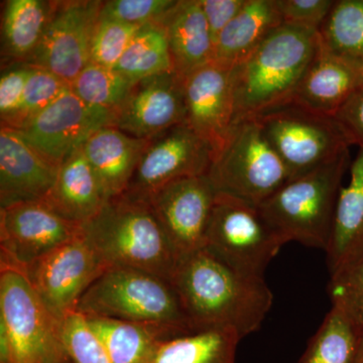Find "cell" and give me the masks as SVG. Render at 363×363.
Wrapping results in <instances>:
<instances>
[{"instance_id":"obj_1","label":"cell","mask_w":363,"mask_h":363,"mask_svg":"<svg viewBox=\"0 0 363 363\" xmlns=\"http://www.w3.org/2000/svg\"><path fill=\"white\" fill-rule=\"evenodd\" d=\"M169 281L196 331L226 327L245 337L259 330L274 303L264 278L236 271L207 247L180 257Z\"/></svg>"},{"instance_id":"obj_2","label":"cell","mask_w":363,"mask_h":363,"mask_svg":"<svg viewBox=\"0 0 363 363\" xmlns=\"http://www.w3.org/2000/svg\"><path fill=\"white\" fill-rule=\"evenodd\" d=\"M318 40L317 30L284 23L233 67L235 123L292 102Z\"/></svg>"},{"instance_id":"obj_3","label":"cell","mask_w":363,"mask_h":363,"mask_svg":"<svg viewBox=\"0 0 363 363\" xmlns=\"http://www.w3.org/2000/svg\"><path fill=\"white\" fill-rule=\"evenodd\" d=\"M83 234L107 269H142L169 281L178 262L149 202L126 194L106 201Z\"/></svg>"},{"instance_id":"obj_4","label":"cell","mask_w":363,"mask_h":363,"mask_svg":"<svg viewBox=\"0 0 363 363\" xmlns=\"http://www.w3.org/2000/svg\"><path fill=\"white\" fill-rule=\"evenodd\" d=\"M350 150L298 178L260 205L272 228L285 240L326 250L343 177L350 167Z\"/></svg>"},{"instance_id":"obj_5","label":"cell","mask_w":363,"mask_h":363,"mask_svg":"<svg viewBox=\"0 0 363 363\" xmlns=\"http://www.w3.org/2000/svg\"><path fill=\"white\" fill-rule=\"evenodd\" d=\"M166 327L177 335L196 332L169 279L130 267H109L81 298L77 311Z\"/></svg>"},{"instance_id":"obj_6","label":"cell","mask_w":363,"mask_h":363,"mask_svg":"<svg viewBox=\"0 0 363 363\" xmlns=\"http://www.w3.org/2000/svg\"><path fill=\"white\" fill-rule=\"evenodd\" d=\"M0 363H70L61 322L11 267H0Z\"/></svg>"},{"instance_id":"obj_7","label":"cell","mask_w":363,"mask_h":363,"mask_svg":"<svg viewBox=\"0 0 363 363\" xmlns=\"http://www.w3.org/2000/svg\"><path fill=\"white\" fill-rule=\"evenodd\" d=\"M208 176L217 192L257 207L291 180L255 118L234 124L225 145L214 157Z\"/></svg>"},{"instance_id":"obj_8","label":"cell","mask_w":363,"mask_h":363,"mask_svg":"<svg viewBox=\"0 0 363 363\" xmlns=\"http://www.w3.org/2000/svg\"><path fill=\"white\" fill-rule=\"evenodd\" d=\"M291 179L332 161L352 145L334 116L288 104L255 117Z\"/></svg>"},{"instance_id":"obj_9","label":"cell","mask_w":363,"mask_h":363,"mask_svg":"<svg viewBox=\"0 0 363 363\" xmlns=\"http://www.w3.org/2000/svg\"><path fill=\"white\" fill-rule=\"evenodd\" d=\"M285 245L259 207L217 192L205 247L227 264L247 276L264 278L269 262Z\"/></svg>"},{"instance_id":"obj_10","label":"cell","mask_w":363,"mask_h":363,"mask_svg":"<svg viewBox=\"0 0 363 363\" xmlns=\"http://www.w3.org/2000/svg\"><path fill=\"white\" fill-rule=\"evenodd\" d=\"M106 269L82 231L23 272L52 316L63 323L77 311L82 296Z\"/></svg>"},{"instance_id":"obj_11","label":"cell","mask_w":363,"mask_h":363,"mask_svg":"<svg viewBox=\"0 0 363 363\" xmlns=\"http://www.w3.org/2000/svg\"><path fill=\"white\" fill-rule=\"evenodd\" d=\"M82 231L42 200L0 208V267L25 271Z\"/></svg>"},{"instance_id":"obj_12","label":"cell","mask_w":363,"mask_h":363,"mask_svg":"<svg viewBox=\"0 0 363 363\" xmlns=\"http://www.w3.org/2000/svg\"><path fill=\"white\" fill-rule=\"evenodd\" d=\"M104 1H57L44 35L26 63L52 72L69 85L90 63Z\"/></svg>"},{"instance_id":"obj_13","label":"cell","mask_w":363,"mask_h":363,"mask_svg":"<svg viewBox=\"0 0 363 363\" xmlns=\"http://www.w3.org/2000/svg\"><path fill=\"white\" fill-rule=\"evenodd\" d=\"M213 152L186 124L150 140L124 194L149 201L164 186L179 179L208 175Z\"/></svg>"},{"instance_id":"obj_14","label":"cell","mask_w":363,"mask_h":363,"mask_svg":"<svg viewBox=\"0 0 363 363\" xmlns=\"http://www.w3.org/2000/svg\"><path fill=\"white\" fill-rule=\"evenodd\" d=\"M217 190L208 175L179 179L164 186L149 204L177 259L206 245Z\"/></svg>"},{"instance_id":"obj_15","label":"cell","mask_w":363,"mask_h":363,"mask_svg":"<svg viewBox=\"0 0 363 363\" xmlns=\"http://www.w3.org/2000/svg\"><path fill=\"white\" fill-rule=\"evenodd\" d=\"M116 117V112L85 104L69 87L20 133L32 147L60 166L96 131L114 126Z\"/></svg>"},{"instance_id":"obj_16","label":"cell","mask_w":363,"mask_h":363,"mask_svg":"<svg viewBox=\"0 0 363 363\" xmlns=\"http://www.w3.org/2000/svg\"><path fill=\"white\" fill-rule=\"evenodd\" d=\"M183 83L185 124L211 147L215 157L235 124L233 68L212 61L186 76Z\"/></svg>"},{"instance_id":"obj_17","label":"cell","mask_w":363,"mask_h":363,"mask_svg":"<svg viewBox=\"0 0 363 363\" xmlns=\"http://www.w3.org/2000/svg\"><path fill=\"white\" fill-rule=\"evenodd\" d=\"M183 79L175 71L138 80L116 111L114 128L126 135L152 140L185 124Z\"/></svg>"},{"instance_id":"obj_18","label":"cell","mask_w":363,"mask_h":363,"mask_svg":"<svg viewBox=\"0 0 363 363\" xmlns=\"http://www.w3.org/2000/svg\"><path fill=\"white\" fill-rule=\"evenodd\" d=\"M60 166L32 147L20 131L0 128V205L40 201L51 190Z\"/></svg>"},{"instance_id":"obj_19","label":"cell","mask_w":363,"mask_h":363,"mask_svg":"<svg viewBox=\"0 0 363 363\" xmlns=\"http://www.w3.org/2000/svg\"><path fill=\"white\" fill-rule=\"evenodd\" d=\"M362 83L363 71L334 55L319 38L316 52L292 104L324 116H335Z\"/></svg>"},{"instance_id":"obj_20","label":"cell","mask_w":363,"mask_h":363,"mask_svg":"<svg viewBox=\"0 0 363 363\" xmlns=\"http://www.w3.org/2000/svg\"><path fill=\"white\" fill-rule=\"evenodd\" d=\"M150 140L136 138L106 126L83 145V152L106 201L124 194Z\"/></svg>"},{"instance_id":"obj_21","label":"cell","mask_w":363,"mask_h":363,"mask_svg":"<svg viewBox=\"0 0 363 363\" xmlns=\"http://www.w3.org/2000/svg\"><path fill=\"white\" fill-rule=\"evenodd\" d=\"M327 266L331 278L363 259V147L350 164V178L339 193Z\"/></svg>"},{"instance_id":"obj_22","label":"cell","mask_w":363,"mask_h":363,"mask_svg":"<svg viewBox=\"0 0 363 363\" xmlns=\"http://www.w3.org/2000/svg\"><path fill=\"white\" fill-rule=\"evenodd\" d=\"M42 201L67 220L81 225L99 213L106 199L83 147L62 162L56 181Z\"/></svg>"},{"instance_id":"obj_23","label":"cell","mask_w":363,"mask_h":363,"mask_svg":"<svg viewBox=\"0 0 363 363\" xmlns=\"http://www.w3.org/2000/svg\"><path fill=\"white\" fill-rule=\"evenodd\" d=\"M175 73L182 79L214 61V44L199 0H178L161 21Z\"/></svg>"},{"instance_id":"obj_24","label":"cell","mask_w":363,"mask_h":363,"mask_svg":"<svg viewBox=\"0 0 363 363\" xmlns=\"http://www.w3.org/2000/svg\"><path fill=\"white\" fill-rule=\"evenodd\" d=\"M284 25L277 0H247L215 44L214 61L233 68Z\"/></svg>"},{"instance_id":"obj_25","label":"cell","mask_w":363,"mask_h":363,"mask_svg":"<svg viewBox=\"0 0 363 363\" xmlns=\"http://www.w3.org/2000/svg\"><path fill=\"white\" fill-rule=\"evenodd\" d=\"M84 318L113 363H150L162 341L179 336L156 324L100 316Z\"/></svg>"},{"instance_id":"obj_26","label":"cell","mask_w":363,"mask_h":363,"mask_svg":"<svg viewBox=\"0 0 363 363\" xmlns=\"http://www.w3.org/2000/svg\"><path fill=\"white\" fill-rule=\"evenodd\" d=\"M57 1L9 0L1 23V55L26 63L39 45Z\"/></svg>"},{"instance_id":"obj_27","label":"cell","mask_w":363,"mask_h":363,"mask_svg":"<svg viewBox=\"0 0 363 363\" xmlns=\"http://www.w3.org/2000/svg\"><path fill=\"white\" fill-rule=\"evenodd\" d=\"M241 339L226 327L203 329L162 341L150 363H235Z\"/></svg>"},{"instance_id":"obj_28","label":"cell","mask_w":363,"mask_h":363,"mask_svg":"<svg viewBox=\"0 0 363 363\" xmlns=\"http://www.w3.org/2000/svg\"><path fill=\"white\" fill-rule=\"evenodd\" d=\"M319 38L327 49L363 71V0H337Z\"/></svg>"},{"instance_id":"obj_29","label":"cell","mask_w":363,"mask_h":363,"mask_svg":"<svg viewBox=\"0 0 363 363\" xmlns=\"http://www.w3.org/2000/svg\"><path fill=\"white\" fill-rule=\"evenodd\" d=\"M362 331L332 306L298 363H354Z\"/></svg>"},{"instance_id":"obj_30","label":"cell","mask_w":363,"mask_h":363,"mask_svg":"<svg viewBox=\"0 0 363 363\" xmlns=\"http://www.w3.org/2000/svg\"><path fill=\"white\" fill-rule=\"evenodd\" d=\"M114 69L133 81L174 71L168 38L162 23L140 26Z\"/></svg>"},{"instance_id":"obj_31","label":"cell","mask_w":363,"mask_h":363,"mask_svg":"<svg viewBox=\"0 0 363 363\" xmlns=\"http://www.w3.org/2000/svg\"><path fill=\"white\" fill-rule=\"evenodd\" d=\"M136 82L116 69L90 62L74 79L70 89L85 104L116 112Z\"/></svg>"},{"instance_id":"obj_32","label":"cell","mask_w":363,"mask_h":363,"mask_svg":"<svg viewBox=\"0 0 363 363\" xmlns=\"http://www.w3.org/2000/svg\"><path fill=\"white\" fill-rule=\"evenodd\" d=\"M69 87L70 85L68 83L52 72L32 65L20 109L7 125L1 126L18 131L23 130Z\"/></svg>"},{"instance_id":"obj_33","label":"cell","mask_w":363,"mask_h":363,"mask_svg":"<svg viewBox=\"0 0 363 363\" xmlns=\"http://www.w3.org/2000/svg\"><path fill=\"white\" fill-rule=\"evenodd\" d=\"M140 28V26L100 18L91 45V63L116 68Z\"/></svg>"},{"instance_id":"obj_34","label":"cell","mask_w":363,"mask_h":363,"mask_svg":"<svg viewBox=\"0 0 363 363\" xmlns=\"http://www.w3.org/2000/svg\"><path fill=\"white\" fill-rule=\"evenodd\" d=\"M62 339L70 363H113L80 313L64 320Z\"/></svg>"},{"instance_id":"obj_35","label":"cell","mask_w":363,"mask_h":363,"mask_svg":"<svg viewBox=\"0 0 363 363\" xmlns=\"http://www.w3.org/2000/svg\"><path fill=\"white\" fill-rule=\"evenodd\" d=\"M329 293L332 306L337 308L363 330V259L331 278Z\"/></svg>"},{"instance_id":"obj_36","label":"cell","mask_w":363,"mask_h":363,"mask_svg":"<svg viewBox=\"0 0 363 363\" xmlns=\"http://www.w3.org/2000/svg\"><path fill=\"white\" fill-rule=\"evenodd\" d=\"M176 0H111L104 1L100 18L143 26L159 23Z\"/></svg>"},{"instance_id":"obj_37","label":"cell","mask_w":363,"mask_h":363,"mask_svg":"<svg viewBox=\"0 0 363 363\" xmlns=\"http://www.w3.org/2000/svg\"><path fill=\"white\" fill-rule=\"evenodd\" d=\"M32 70L28 63H11L0 78V117L1 125H7L20 109L26 81Z\"/></svg>"},{"instance_id":"obj_38","label":"cell","mask_w":363,"mask_h":363,"mask_svg":"<svg viewBox=\"0 0 363 363\" xmlns=\"http://www.w3.org/2000/svg\"><path fill=\"white\" fill-rule=\"evenodd\" d=\"M334 0H277L284 23L319 32L334 6Z\"/></svg>"},{"instance_id":"obj_39","label":"cell","mask_w":363,"mask_h":363,"mask_svg":"<svg viewBox=\"0 0 363 363\" xmlns=\"http://www.w3.org/2000/svg\"><path fill=\"white\" fill-rule=\"evenodd\" d=\"M245 1L247 0H199L213 40L214 50L219 35L240 13Z\"/></svg>"},{"instance_id":"obj_40","label":"cell","mask_w":363,"mask_h":363,"mask_svg":"<svg viewBox=\"0 0 363 363\" xmlns=\"http://www.w3.org/2000/svg\"><path fill=\"white\" fill-rule=\"evenodd\" d=\"M352 145L363 147V83L335 116Z\"/></svg>"},{"instance_id":"obj_41","label":"cell","mask_w":363,"mask_h":363,"mask_svg":"<svg viewBox=\"0 0 363 363\" xmlns=\"http://www.w3.org/2000/svg\"><path fill=\"white\" fill-rule=\"evenodd\" d=\"M354 363H363V330L360 333L359 344H358V350L357 359Z\"/></svg>"}]
</instances>
